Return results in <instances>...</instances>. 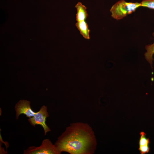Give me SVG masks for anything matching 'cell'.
<instances>
[{"mask_svg": "<svg viewBox=\"0 0 154 154\" xmlns=\"http://www.w3.org/2000/svg\"><path fill=\"white\" fill-rule=\"evenodd\" d=\"M54 145L59 154H93L97 145L93 129L82 122L71 123L58 138Z\"/></svg>", "mask_w": 154, "mask_h": 154, "instance_id": "1", "label": "cell"}, {"mask_svg": "<svg viewBox=\"0 0 154 154\" xmlns=\"http://www.w3.org/2000/svg\"><path fill=\"white\" fill-rule=\"evenodd\" d=\"M141 6L140 3L128 2L124 0H120L112 6L110 11L112 13L111 16L118 20L132 13Z\"/></svg>", "mask_w": 154, "mask_h": 154, "instance_id": "2", "label": "cell"}, {"mask_svg": "<svg viewBox=\"0 0 154 154\" xmlns=\"http://www.w3.org/2000/svg\"><path fill=\"white\" fill-rule=\"evenodd\" d=\"M24 154H59L54 144L49 139L43 140L40 146H31L23 151Z\"/></svg>", "mask_w": 154, "mask_h": 154, "instance_id": "3", "label": "cell"}, {"mask_svg": "<svg viewBox=\"0 0 154 154\" xmlns=\"http://www.w3.org/2000/svg\"><path fill=\"white\" fill-rule=\"evenodd\" d=\"M49 116L47 107L43 105L41 107L38 111L36 112L34 116L29 118L28 121L30 124L33 126L37 125L41 126L43 128L44 134L45 135L47 132L51 131L45 122L46 118Z\"/></svg>", "mask_w": 154, "mask_h": 154, "instance_id": "4", "label": "cell"}, {"mask_svg": "<svg viewBox=\"0 0 154 154\" xmlns=\"http://www.w3.org/2000/svg\"><path fill=\"white\" fill-rule=\"evenodd\" d=\"M30 102L27 100H20L15 105V107L16 113V117L18 119L21 114L25 115L29 118L33 117L36 112L32 110L30 105Z\"/></svg>", "mask_w": 154, "mask_h": 154, "instance_id": "5", "label": "cell"}, {"mask_svg": "<svg viewBox=\"0 0 154 154\" xmlns=\"http://www.w3.org/2000/svg\"><path fill=\"white\" fill-rule=\"evenodd\" d=\"M75 7L77 10L76 14L77 22L85 21L88 16L86 11L87 7L80 2L76 5Z\"/></svg>", "mask_w": 154, "mask_h": 154, "instance_id": "6", "label": "cell"}, {"mask_svg": "<svg viewBox=\"0 0 154 154\" xmlns=\"http://www.w3.org/2000/svg\"><path fill=\"white\" fill-rule=\"evenodd\" d=\"M75 25L84 38L87 39H90V30L88 29V25L85 21L77 22Z\"/></svg>", "mask_w": 154, "mask_h": 154, "instance_id": "7", "label": "cell"}, {"mask_svg": "<svg viewBox=\"0 0 154 154\" xmlns=\"http://www.w3.org/2000/svg\"><path fill=\"white\" fill-rule=\"evenodd\" d=\"M154 37V32L153 33ZM146 52L145 53L144 56L146 60L150 64L152 68H153V55L154 54V42L151 44L146 45L145 46Z\"/></svg>", "mask_w": 154, "mask_h": 154, "instance_id": "8", "label": "cell"}, {"mask_svg": "<svg viewBox=\"0 0 154 154\" xmlns=\"http://www.w3.org/2000/svg\"><path fill=\"white\" fill-rule=\"evenodd\" d=\"M140 138L139 140V146H141L149 144V140L148 138L146 137V134L143 131L140 132Z\"/></svg>", "mask_w": 154, "mask_h": 154, "instance_id": "9", "label": "cell"}, {"mask_svg": "<svg viewBox=\"0 0 154 154\" xmlns=\"http://www.w3.org/2000/svg\"><path fill=\"white\" fill-rule=\"evenodd\" d=\"M140 3L141 6L154 9V0H143Z\"/></svg>", "mask_w": 154, "mask_h": 154, "instance_id": "10", "label": "cell"}, {"mask_svg": "<svg viewBox=\"0 0 154 154\" xmlns=\"http://www.w3.org/2000/svg\"><path fill=\"white\" fill-rule=\"evenodd\" d=\"M138 149L141 154H145L148 153L149 150V144L139 146Z\"/></svg>", "mask_w": 154, "mask_h": 154, "instance_id": "11", "label": "cell"}]
</instances>
